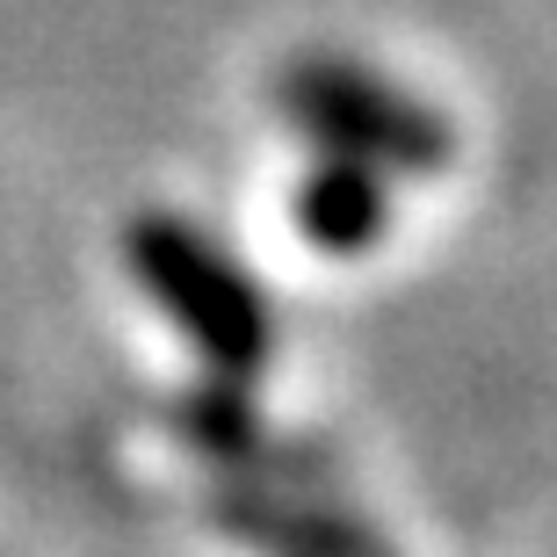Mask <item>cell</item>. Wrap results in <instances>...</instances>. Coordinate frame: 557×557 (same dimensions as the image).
Wrapping results in <instances>:
<instances>
[{
  "label": "cell",
  "instance_id": "cell-1",
  "mask_svg": "<svg viewBox=\"0 0 557 557\" xmlns=\"http://www.w3.org/2000/svg\"><path fill=\"white\" fill-rule=\"evenodd\" d=\"M124 261L138 289L182 326V341L218 376H261L275 362V311L253 289V275L232 261L210 232H196L174 210H138L124 225Z\"/></svg>",
  "mask_w": 557,
  "mask_h": 557
},
{
  "label": "cell",
  "instance_id": "cell-2",
  "mask_svg": "<svg viewBox=\"0 0 557 557\" xmlns=\"http://www.w3.org/2000/svg\"><path fill=\"white\" fill-rule=\"evenodd\" d=\"M275 109L333 160H362L376 174H442L456 160V131L442 109L392 87L355 59L305 51L275 73Z\"/></svg>",
  "mask_w": 557,
  "mask_h": 557
},
{
  "label": "cell",
  "instance_id": "cell-3",
  "mask_svg": "<svg viewBox=\"0 0 557 557\" xmlns=\"http://www.w3.org/2000/svg\"><path fill=\"white\" fill-rule=\"evenodd\" d=\"M289 218H297V232H305L319 253L355 261V253H370L376 239L392 232V174L319 152V160L305 166V182H297Z\"/></svg>",
  "mask_w": 557,
  "mask_h": 557
},
{
  "label": "cell",
  "instance_id": "cell-4",
  "mask_svg": "<svg viewBox=\"0 0 557 557\" xmlns=\"http://www.w3.org/2000/svg\"><path fill=\"white\" fill-rule=\"evenodd\" d=\"M218 515L247 543H275V550H289V557H384L370 536H355L348 521L283 507V499H269V493H232V499H218Z\"/></svg>",
  "mask_w": 557,
  "mask_h": 557
},
{
  "label": "cell",
  "instance_id": "cell-5",
  "mask_svg": "<svg viewBox=\"0 0 557 557\" xmlns=\"http://www.w3.org/2000/svg\"><path fill=\"white\" fill-rule=\"evenodd\" d=\"M174 434H182L188 449H203L210 463H232V471L261 456V420H253V406L239 398L232 376L196 384L188 398H174Z\"/></svg>",
  "mask_w": 557,
  "mask_h": 557
}]
</instances>
